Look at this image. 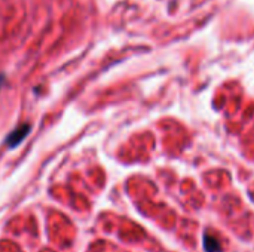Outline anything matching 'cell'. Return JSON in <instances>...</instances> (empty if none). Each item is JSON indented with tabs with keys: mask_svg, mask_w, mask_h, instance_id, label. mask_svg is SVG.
Returning <instances> with one entry per match:
<instances>
[{
	"mask_svg": "<svg viewBox=\"0 0 254 252\" xmlns=\"http://www.w3.org/2000/svg\"><path fill=\"white\" fill-rule=\"evenodd\" d=\"M204 247L208 252H219L220 251V244L217 241H214L211 236H205L204 239Z\"/></svg>",
	"mask_w": 254,
	"mask_h": 252,
	"instance_id": "7a4b0ae2",
	"label": "cell"
},
{
	"mask_svg": "<svg viewBox=\"0 0 254 252\" xmlns=\"http://www.w3.org/2000/svg\"><path fill=\"white\" fill-rule=\"evenodd\" d=\"M30 129H31L30 125H21V126H18L16 129H13V131L7 135L6 144H7L9 147H16V146H19V144L24 141V138L28 135Z\"/></svg>",
	"mask_w": 254,
	"mask_h": 252,
	"instance_id": "6da1fadb",
	"label": "cell"
},
{
	"mask_svg": "<svg viewBox=\"0 0 254 252\" xmlns=\"http://www.w3.org/2000/svg\"><path fill=\"white\" fill-rule=\"evenodd\" d=\"M3 82H4V76L0 74V89H1V86H3Z\"/></svg>",
	"mask_w": 254,
	"mask_h": 252,
	"instance_id": "3957f363",
	"label": "cell"
}]
</instances>
